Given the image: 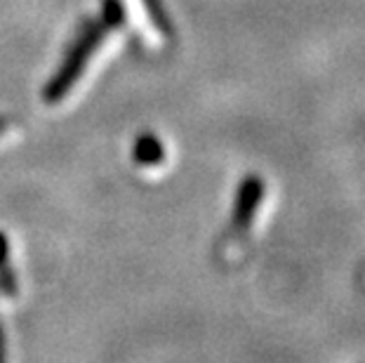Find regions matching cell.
I'll list each match as a JSON object with an SVG mask.
<instances>
[{
	"label": "cell",
	"mask_w": 365,
	"mask_h": 363,
	"mask_svg": "<svg viewBox=\"0 0 365 363\" xmlns=\"http://www.w3.org/2000/svg\"><path fill=\"white\" fill-rule=\"evenodd\" d=\"M113 48H115V36L104 38V41H97V45H92V48L78 59L81 64H76V66L71 68V71H66L64 76H61V81L57 83V88H54V90L50 92V95L54 97V102H59V99L64 97L71 88H76V85H81L83 78H85V73L90 76L92 66H97L99 61H102L104 52L113 50Z\"/></svg>",
	"instance_id": "obj_1"
},
{
	"label": "cell",
	"mask_w": 365,
	"mask_h": 363,
	"mask_svg": "<svg viewBox=\"0 0 365 363\" xmlns=\"http://www.w3.org/2000/svg\"><path fill=\"white\" fill-rule=\"evenodd\" d=\"M262 196H264V184L257 177H250L245 180L243 189H240V198H238V205H236V218H234V234H245V229L250 227L252 220H255V213L262 203Z\"/></svg>",
	"instance_id": "obj_2"
},
{
	"label": "cell",
	"mask_w": 365,
	"mask_h": 363,
	"mask_svg": "<svg viewBox=\"0 0 365 363\" xmlns=\"http://www.w3.org/2000/svg\"><path fill=\"white\" fill-rule=\"evenodd\" d=\"M123 7H125L130 24L135 26L137 34L142 36L149 45H158L160 34H158V29L153 26V19H151L149 10H146L144 0H123Z\"/></svg>",
	"instance_id": "obj_3"
}]
</instances>
